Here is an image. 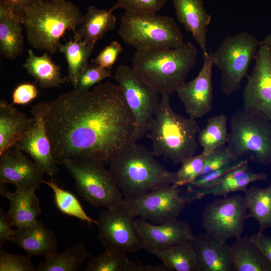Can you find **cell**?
I'll list each match as a JSON object with an SVG mask.
<instances>
[{
  "instance_id": "obj_1",
  "label": "cell",
  "mask_w": 271,
  "mask_h": 271,
  "mask_svg": "<svg viewBox=\"0 0 271 271\" xmlns=\"http://www.w3.org/2000/svg\"><path fill=\"white\" fill-rule=\"evenodd\" d=\"M45 127L58 165L84 159L105 166L132 143L135 124L121 89L109 81L49 102Z\"/></svg>"
},
{
  "instance_id": "obj_2",
  "label": "cell",
  "mask_w": 271,
  "mask_h": 271,
  "mask_svg": "<svg viewBox=\"0 0 271 271\" xmlns=\"http://www.w3.org/2000/svg\"><path fill=\"white\" fill-rule=\"evenodd\" d=\"M144 146L132 143L109 163V171L123 198L139 197L163 185H173L176 173L166 169Z\"/></svg>"
},
{
  "instance_id": "obj_3",
  "label": "cell",
  "mask_w": 271,
  "mask_h": 271,
  "mask_svg": "<svg viewBox=\"0 0 271 271\" xmlns=\"http://www.w3.org/2000/svg\"><path fill=\"white\" fill-rule=\"evenodd\" d=\"M197 55V49L190 42L173 48L136 51L132 68L159 94L170 96L185 82Z\"/></svg>"
},
{
  "instance_id": "obj_4",
  "label": "cell",
  "mask_w": 271,
  "mask_h": 271,
  "mask_svg": "<svg viewBox=\"0 0 271 271\" xmlns=\"http://www.w3.org/2000/svg\"><path fill=\"white\" fill-rule=\"evenodd\" d=\"M156 109L148 136L156 156H163L175 164L195 155L200 127L195 119L174 111L170 96L163 95Z\"/></svg>"
},
{
  "instance_id": "obj_5",
  "label": "cell",
  "mask_w": 271,
  "mask_h": 271,
  "mask_svg": "<svg viewBox=\"0 0 271 271\" xmlns=\"http://www.w3.org/2000/svg\"><path fill=\"white\" fill-rule=\"evenodd\" d=\"M82 16L71 2L44 0L26 10L21 20L31 46L53 54L67 30L76 32Z\"/></svg>"
},
{
  "instance_id": "obj_6",
  "label": "cell",
  "mask_w": 271,
  "mask_h": 271,
  "mask_svg": "<svg viewBox=\"0 0 271 271\" xmlns=\"http://www.w3.org/2000/svg\"><path fill=\"white\" fill-rule=\"evenodd\" d=\"M118 33L136 51L173 48L184 42L173 18L156 13L125 11Z\"/></svg>"
},
{
  "instance_id": "obj_7",
  "label": "cell",
  "mask_w": 271,
  "mask_h": 271,
  "mask_svg": "<svg viewBox=\"0 0 271 271\" xmlns=\"http://www.w3.org/2000/svg\"><path fill=\"white\" fill-rule=\"evenodd\" d=\"M227 148L236 160L248 158L263 165L271 164V121L244 108L232 115Z\"/></svg>"
},
{
  "instance_id": "obj_8",
  "label": "cell",
  "mask_w": 271,
  "mask_h": 271,
  "mask_svg": "<svg viewBox=\"0 0 271 271\" xmlns=\"http://www.w3.org/2000/svg\"><path fill=\"white\" fill-rule=\"evenodd\" d=\"M62 165L73 178L79 195L91 205L112 209L123 200L109 170L102 164L88 159H71Z\"/></svg>"
},
{
  "instance_id": "obj_9",
  "label": "cell",
  "mask_w": 271,
  "mask_h": 271,
  "mask_svg": "<svg viewBox=\"0 0 271 271\" xmlns=\"http://www.w3.org/2000/svg\"><path fill=\"white\" fill-rule=\"evenodd\" d=\"M260 45L256 38L242 31L225 37L212 53L213 65L221 73V89L225 94L230 95L241 88Z\"/></svg>"
},
{
  "instance_id": "obj_10",
  "label": "cell",
  "mask_w": 271,
  "mask_h": 271,
  "mask_svg": "<svg viewBox=\"0 0 271 271\" xmlns=\"http://www.w3.org/2000/svg\"><path fill=\"white\" fill-rule=\"evenodd\" d=\"M114 78L133 117L132 143H137L147 134L161 99L159 93L144 82L132 67L119 65Z\"/></svg>"
},
{
  "instance_id": "obj_11",
  "label": "cell",
  "mask_w": 271,
  "mask_h": 271,
  "mask_svg": "<svg viewBox=\"0 0 271 271\" xmlns=\"http://www.w3.org/2000/svg\"><path fill=\"white\" fill-rule=\"evenodd\" d=\"M133 218L123 200L117 207L99 212L97 238L104 250L134 253L143 248Z\"/></svg>"
},
{
  "instance_id": "obj_12",
  "label": "cell",
  "mask_w": 271,
  "mask_h": 271,
  "mask_svg": "<svg viewBox=\"0 0 271 271\" xmlns=\"http://www.w3.org/2000/svg\"><path fill=\"white\" fill-rule=\"evenodd\" d=\"M188 203L180 187L163 185L136 199L125 200L123 204L134 217L159 224L177 218Z\"/></svg>"
},
{
  "instance_id": "obj_13",
  "label": "cell",
  "mask_w": 271,
  "mask_h": 271,
  "mask_svg": "<svg viewBox=\"0 0 271 271\" xmlns=\"http://www.w3.org/2000/svg\"><path fill=\"white\" fill-rule=\"evenodd\" d=\"M247 210L242 195L216 199L204 209L203 227L206 232L220 240L237 238L242 234Z\"/></svg>"
},
{
  "instance_id": "obj_14",
  "label": "cell",
  "mask_w": 271,
  "mask_h": 271,
  "mask_svg": "<svg viewBox=\"0 0 271 271\" xmlns=\"http://www.w3.org/2000/svg\"><path fill=\"white\" fill-rule=\"evenodd\" d=\"M243 92L244 109L271 121V48L259 45Z\"/></svg>"
},
{
  "instance_id": "obj_15",
  "label": "cell",
  "mask_w": 271,
  "mask_h": 271,
  "mask_svg": "<svg viewBox=\"0 0 271 271\" xmlns=\"http://www.w3.org/2000/svg\"><path fill=\"white\" fill-rule=\"evenodd\" d=\"M48 104V101H42L32 106L30 112L34 123L14 148L29 155L44 173L53 179L58 169L45 127V117Z\"/></svg>"
},
{
  "instance_id": "obj_16",
  "label": "cell",
  "mask_w": 271,
  "mask_h": 271,
  "mask_svg": "<svg viewBox=\"0 0 271 271\" xmlns=\"http://www.w3.org/2000/svg\"><path fill=\"white\" fill-rule=\"evenodd\" d=\"M203 64L197 76L176 91L189 117L196 119L209 112L213 101L212 53H203Z\"/></svg>"
},
{
  "instance_id": "obj_17",
  "label": "cell",
  "mask_w": 271,
  "mask_h": 271,
  "mask_svg": "<svg viewBox=\"0 0 271 271\" xmlns=\"http://www.w3.org/2000/svg\"><path fill=\"white\" fill-rule=\"evenodd\" d=\"M134 224L143 248L150 253L185 241H192L195 236L190 226L177 218L159 224L143 218L136 219Z\"/></svg>"
},
{
  "instance_id": "obj_18",
  "label": "cell",
  "mask_w": 271,
  "mask_h": 271,
  "mask_svg": "<svg viewBox=\"0 0 271 271\" xmlns=\"http://www.w3.org/2000/svg\"><path fill=\"white\" fill-rule=\"evenodd\" d=\"M44 172L23 152L13 148L0 155V183L16 189L37 190L43 183Z\"/></svg>"
},
{
  "instance_id": "obj_19",
  "label": "cell",
  "mask_w": 271,
  "mask_h": 271,
  "mask_svg": "<svg viewBox=\"0 0 271 271\" xmlns=\"http://www.w3.org/2000/svg\"><path fill=\"white\" fill-rule=\"evenodd\" d=\"M191 243L197 259L198 271H235L231 246L205 232L194 236Z\"/></svg>"
},
{
  "instance_id": "obj_20",
  "label": "cell",
  "mask_w": 271,
  "mask_h": 271,
  "mask_svg": "<svg viewBox=\"0 0 271 271\" xmlns=\"http://www.w3.org/2000/svg\"><path fill=\"white\" fill-rule=\"evenodd\" d=\"M11 242L24 249L30 258L41 256L48 258L55 255L58 248L53 231L38 219L30 225L17 228Z\"/></svg>"
},
{
  "instance_id": "obj_21",
  "label": "cell",
  "mask_w": 271,
  "mask_h": 271,
  "mask_svg": "<svg viewBox=\"0 0 271 271\" xmlns=\"http://www.w3.org/2000/svg\"><path fill=\"white\" fill-rule=\"evenodd\" d=\"M267 177L265 173H254L250 170L247 162L211 186L200 190L185 191V194L188 203L209 195L225 197L235 192H244L250 183L266 180Z\"/></svg>"
},
{
  "instance_id": "obj_22",
  "label": "cell",
  "mask_w": 271,
  "mask_h": 271,
  "mask_svg": "<svg viewBox=\"0 0 271 271\" xmlns=\"http://www.w3.org/2000/svg\"><path fill=\"white\" fill-rule=\"evenodd\" d=\"M178 21L191 33L203 53L207 52V27L211 21L202 0H173Z\"/></svg>"
},
{
  "instance_id": "obj_23",
  "label": "cell",
  "mask_w": 271,
  "mask_h": 271,
  "mask_svg": "<svg viewBox=\"0 0 271 271\" xmlns=\"http://www.w3.org/2000/svg\"><path fill=\"white\" fill-rule=\"evenodd\" d=\"M36 189L10 192L6 184L0 183V195L9 201L7 212L12 226L20 228L36 222L42 212Z\"/></svg>"
},
{
  "instance_id": "obj_24",
  "label": "cell",
  "mask_w": 271,
  "mask_h": 271,
  "mask_svg": "<svg viewBox=\"0 0 271 271\" xmlns=\"http://www.w3.org/2000/svg\"><path fill=\"white\" fill-rule=\"evenodd\" d=\"M34 123L32 117L20 112L14 104L0 101V155L14 148Z\"/></svg>"
},
{
  "instance_id": "obj_25",
  "label": "cell",
  "mask_w": 271,
  "mask_h": 271,
  "mask_svg": "<svg viewBox=\"0 0 271 271\" xmlns=\"http://www.w3.org/2000/svg\"><path fill=\"white\" fill-rule=\"evenodd\" d=\"M23 26L21 17L0 3V51L9 59H16L23 51Z\"/></svg>"
},
{
  "instance_id": "obj_26",
  "label": "cell",
  "mask_w": 271,
  "mask_h": 271,
  "mask_svg": "<svg viewBox=\"0 0 271 271\" xmlns=\"http://www.w3.org/2000/svg\"><path fill=\"white\" fill-rule=\"evenodd\" d=\"M109 9L89 7L74 33V40L94 45L108 31L114 29L116 18Z\"/></svg>"
},
{
  "instance_id": "obj_27",
  "label": "cell",
  "mask_w": 271,
  "mask_h": 271,
  "mask_svg": "<svg viewBox=\"0 0 271 271\" xmlns=\"http://www.w3.org/2000/svg\"><path fill=\"white\" fill-rule=\"evenodd\" d=\"M230 245L235 271H271V263L250 237Z\"/></svg>"
},
{
  "instance_id": "obj_28",
  "label": "cell",
  "mask_w": 271,
  "mask_h": 271,
  "mask_svg": "<svg viewBox=\"0 0 271 271\" xmlns=\"http://www.w3.org/2000/svg\"><path fill=\"white\" fill-rule=\"evenodd\" d=\"M28 53L22 66L42 88L56 87L64 83L65 78L62 77L60 67L53 61L47 52L37 56L30 49Z\"/></svg>"
},
{
  "instance_id": "obj_29",
  "label": "cell",
  "mask_w": 271,
  "mask_h": 271,
  "mask_svg": "<svg viewBox=\"0 0 271 271\" xmlns=\"http://www.w3.org/2000/svg\"><path fill=\"white\" fill-rule=\"evenodd\" d=\"M86 271H165L162 265L142 264L130 260L126 252L104 250L92 257L86 266Z\"/></svg>"
},
{
  "instance_id": "obj_30",
  "label": "cell",
  "mask_w": 271,
  "mask_h": 271,
  "mask_svg": "<svg viewBox=\"0 0 271 271\" xmlns=\"http://www.w3.org/2000/svg\"><path fill=\"white\" fill-rule=\"evenodd\" d=\"M151 253L160 259L169 271H198L196 256L191 241L181 242Z\"/></svg>"
},
{
  "instance_id": "obj_31",
  "label": "cell",
  "mask_w": 271,
  "mask_h": 271,
  "mask_svg": "<svg viewBox=\"0 0 271 271\" xmlns=\"http://www.w3.org/2000/svg\"><path fill=\"white\" fill-rule=\"evenodd\" d=\"M94 46L82 41H73L71 39L65 44L60 43L59 45L58 50L63 54L67 62L69 81L74 89L77 87L80 75L88 64Z\"/></svg>"
},
{
  "instance_id": "obj_32",
  "label": "cell",
  "mask_w": 271,
  "mask_h": 271,
  "mask_svg": "<svg viewBox=\"0 0 271 271\" xmlns=\"http://www.w3.org/2000/svg\"><path fill=\"white\" fill-rule=\"evenodd\" d=\"M92 257L83 243H78L46 258L36 271H76L87 258Z\"/></svg>"
},
{
  "instance_id": "obj_33",
  "label": "cell",
  "mask_w": 271,
  "mask_h": 271,
  "mask_svg": "<svg viewBox=\"0 0 271 271\" xmlns=\"http://www.w3.org/2000/svg\"><path fill=\"white\" fill-rule=\"evenodd\" d=\"M248 213L246 218L257 221L259 230L271 228V184L265 188L252 187L244 192Z\"/></svg>"
},
{
  "instance_id": "obj_34",
  "label": "cell",
  "mask_w": 271,
  "mask_h": 271,
  "mask_svg": "<svg viewBox=\"0 0 271 271\" xmlns=\"http://www.w3.org/2000/svg\"><path fill=\"white\" fill-rule=\"evenodd\" d=\"M227 116L221 114L208 119L206 126L198 135V142L203 148V151L209 154L227 143Z\"/></svg>"
},
{
  "instance_id": "obj_35",
  "label": "cell",
  "mask_w": 271,
  "mask_h": 271,
  "mask_svg": "<svg viewBox=\"0 0 271 271\" xmlns=\"http://www.w3.org/2000/svg\"><path fill=\"white\" fill-rule=\"evenodd\" d=\"M43 183L52 190L55 204L60 212L88 224L96 225L97 220L93 219L86 214L78 199L72 192L60 188L53 179L50 181L44 180Z\"/></svg>"
},
{
  "instance_id": "obj_36",
  "label": "cell",
  "mask_w": 271,
  "mask_h": 271,
  "mask_svg": "<svg viewBox=\"0 0 271 271\" xmlns=\"http://www.w3.org/2000/svg\"><path fill=\"white\" fill-rule=\"evenodd\" d=\"M208 155L203 151L182 162L180 168L176 172V180L173 185L181 187L192 183L202 174Z\"/></svg>"
},
{
  "instance_id": "obj_37",
  "label": "cell",
  "mask_w": 271,
  "mask_h": 271,
  "mask_svg": "<svg viewBox=\"0 0 271 271\" xmlns=\"http://www.w3.org/2000/svg\"><path fill=\"white\" fill-rule=\"evenodd\" d=\"M247 162L246 159L238 160L221 169L201 175L192 183L186 186V191L191 192L206 188Z\"/></svg>"
},
{
  "instance_id": "obj_38",
  "label": "cell",
  "mask_w": 271,
  "mask_h": 271,
  "mask_svg": "<svg viewBox=\"0 0 271 271\" xmlns=\"http://www.w3.org/2000/svg\"><path fill=\"white\" fill-rule=\"evenodd\" d=\"M112 77L111 69L101 67L95 64H88L80 75L75 89L86 92L107 78Z\"/></svg>"
},
{
  "instance_id": "obj_39",
  "label": "cell",
  "mask_w": 271,
  "mask_h": 271,
  "mask_svg": "<svg viewBox=\"0 0 271 271\" xmlns=\"http://www.w3.org/2000/svg\"><path fill=\"white\" fill-rule=\"evenodd\" d=\"M30 257L5 251L0 245V271H36Z\"/></svg>"
},
{
  "instance_id": "obj_40",
  "label": "cell",
  "mask_w": 271,
  "mask_h": 271,
  "mask_svg": "<svg viewBox=\"0 0 271 271\" xmlns=\"http://www.w3.org/2000/svg\"><path fill=\"white\" fill-rule=\"evenodd\" d=\"M167 0H117L109 10L113 12L118 9L125 11L157 13L164 6Z\"/></svg>"
},
{
  "instance_id": "obj_41",
  "label": "cell",
  "mask_w": 271,
  "mask_h": 271,
  "mask_svg": "<svg viewBox=\"0 0 271 271\" xmlns=\"http://www.w3.org/2000/svg\"><path fill=\"white\" fill-rule=\"evenodd\" d=\"M236 161L227 147L223 146L208 154L201 175L221 169Z\"/></svg>"
},
{
  "instance_id": "obj_42",
  "label": "cell",
  "mask_w": 271,
  "mask_h": 271,
  "mask_svg": "<svg viewBox=\"0 0 271 271\" xmlns=\"http://www.w3.org/2000/svg\"><path fill=\"white\" fill-rule=\"evenodd\" d=\"M122 51L121 44L116 40L112 41L91 60V62L101 67L111 69Z\"/></svg>"
},
{
  "instance_id": "obj_43",
  "label": "cell",
  "mask_w": 271,
  "mask_h": 271,
  "mask_svg": "<svg viewBox=\"0 0 271 271\" xmlns=\"http://www.w3.org/2000/svg\"><path fill=\"white\" fill-rule=\"evenodd\" d=\"M38 90L35 84L25 82L18 85L12 93V103L26 105L38 96Z\"/></svg>"
},
{
  "instance_id": "obj_44",
  "label": "cell",
  "mask_w": 271,
  "mask_h": 271,
  "mask_svg": "<svg viewBox=\"0 0 271 271\" xmlns=\"http://www.w3.org/2000/svg\"><path fill=\"white\" fill-rule=\"evenodd\" d=\"M12 224L7 213L0 208V245L7 241H11L15 235L17 229L12 228Z\"/></svg>"
},
{
  "instance_id": "obj_45",
  "label": "cell",
  "mask_w": 271,
  "mask_h": 271,
  "mask_svg": "<svg viewBox=\"0 0 271 271\" xmlns=\"http://www.w3.org/2000/svg\"><path fill=\"white\" fill-rule=\"evenodd\" d=\"M250 237L271 263V236L264 235L259 230Z\"/></svg>"
},
{
  "instance_id": "obj_46",
  "label": "cell",
  "mask_w": 271,
  "mask_h": 271,
  "mask_svg": "<svg viewBox=\"0 0 271 271\" xmlns=\"http://www.w3.org/2000/svg\"><path fill=\"white\" fill-rule=\"evenodd\" d=\"M44 0H0L2 3L12 9L21 17L28 8Z\"/></svg>"
},
{
  "instance_id": "obj_47",
  "label": "cell",
  "mask_w": 271,
  "mask_h": 271,
  "mask_svg": "<svg viewBox=\"0 0 271 271\" xmlns=\"http://www.w3.org/2000/svg\"><path fill=\"white\" fill-rule=\"evenodd\" d=\"M261 44H265L268 45L271 48V34L266 36L263 40L260 41Z\"/></svg>"
}]
</instances>
